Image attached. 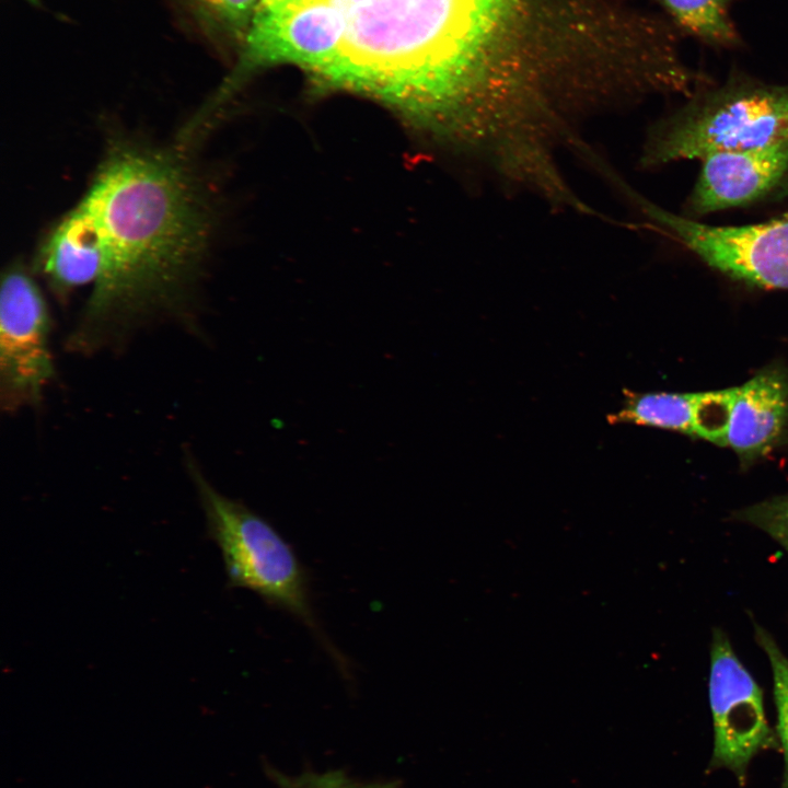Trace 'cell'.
Instances as JSON below:
<instances>
[{
  "label": "cell",
  "mask_w": 788,
  "mask_h": 788,
  "mask_svg": "<svg viewBox=\"0 0 788 788\" xmlns=\"http://www.w3.org/2000/svg\"><path fill=\"white\" fill-rule=\"evenodd\" d=\"M345 25L322 77L382 102L483 169L553 132L581 33L577 0H327Z\"/></svg>",
  "instance_id": "cell-1"
},
{
  "label": "cell",
  "mask_w": 788,
  "mask_h": 788,
  "mask_svg": "<svg viewBox=\"0 0 788 788\" xmlns=\"http://www.w3.org/2000/svg\"><path fill=\"white\" fill-rule=\"evenodd\" d=\"M193 169L173 151L114 143L88 192L45 239L54 281L92 291L68 343L91 351L144 315L182 309L210 234V208Z\"/></svg>",
  "instance_id": "cell-2"
},
{
  "label": "cell",
  "mask_w": 788,
  "mask_h": 788,
  "mask_svg": "<svg viewBox=\"0 0 788 788\" xmlns=\"http://www.w3.org/2000/svg\"><path fill=\"white\" fill-rule=\"evenodd\" d=\"M187 466L205 513L207 535L220 552L228 587L248 590L302 623L339 671L349 674L346 657L322 628L309 572L293 546L264 517L219 493L192 460Z\"/></svg>",
  "instance_id": "cell-3"
},
{
  "label": "cell",
  "mask_w": 788,
  "mask_h": 788,
  "mask_svg": "<svg viewBox=\"0 0 788 788\" xmlns=\"http://www.w3.org/2000/svg\"><path fill=\"white\" fill-rule=\"evenodd\" d=\"M788 141V85L734 74L703 86L674 114L648 132L639 164L660 166Z\"/></svg>",
  "instance_id": "cell-4"
},
{
  "label": "cell",
  "mask_w": 788,
  "mask_h": 788,
  "mask_svg": "<svg viewBox=\"0 0 788 788\" xmlns=\"http://www.w3.org/2000/svg\"><path fill=\"white\" fill-rule=\"evenodd\" d=\"M50 318L34 279L21 266L2 276L0 294V394L5 410L40 403L55 368Z\"/></svg>",
  "instance_id": "cell-5"
},
{
  "label": "cell",
  "mask_w": 788,
  "mask_h": 788,
  "mask_svg": "<svg viewBox=\"0 0 788 788\" xmlns=\"http://www.w3.org/2000/svg\"><path fill=\"white\" fill-rule=\"evenodd\" d=\"M709 702L714 722L709 769L730 770L744 786L751 761L762 751L777 750L779 740L767 723L762 690L721 629L714 630L710 644Z\"/></svg>",
  "instance_id": "cell-6"
},
{
  "label": "cell",
  "mask_w": 788,
  "mask_h": 788,
  "mask_svg": "<svg viewBox=\"0 0 788 788\" xmlns=\"http://www.w3.org/2000/svg\"><path fill=\"white\" fill-rule=\"evenodd\" d=\"M344 32L343 18L327 0L256 10L247 34V60L294 63L322 78L339 53Z\"/></svg>",
  "instance_id": "cell-7"
},
{
  "label": "cell",
  "mask_w": 788,
  "mask_h": 788,
  "mask_svg": "<svg viewBox=\"0 0 788 788\" xmlns=\"http://www.w3.org/2000/svg\"><path fill=\"white\" fill-rule=\"evenodd\" d=\"M702 161L687 201L697 216L756 201L778 187L788 175V141L715 152Z\"/></svg>",
  "instance_id": "cell-8"
},
{
  "label": "cell",
  "mask_w": 788,
  "mask_h": 788,
  "mask_svg": "<svg viewBox=\"0 0 788 788\" xmlns=\"http://www.w3.org/2000/svg\"><path fill=\"white\" fill-rule=\"evenodd\" d=\"M788 439V372L779 364L764 368L737 386L727 447L748 467Z\"/></svg>",
  "instance_id": "cell-9"
},
{
  "label": "cell",
  "mask_w": 788,
  "mask_h": 788,
  "mask_svg": "<svg viewBox=\"0 0 788 788\" xmlns=\"http://www.w3.org/2000/svg\"><path fill=\"white\" fill-rule=\"evenodd\" d=\"M696 405L697 393L623 389L621 407L606 420L611 425H636L695 437Z\"/></svg>",
  "instance_id": "cell-10"
},
{
  "label": "cell",
  "mask_w": 788,
  "mask_h": 788,
  "mask_svg": "<svg viewBox=\"0 0 788 788\" xmlns=\"http://www.w3.org/2000/svg\"><path fill=\"white\" fill-rule=\"evenodd\" d=\"M685 33L718 48H732L740 36L732 22L730 0H658Z\"/></svg>",
  "instance_id": "cell-11"
},
{
  "label": "cell",
  "mask_w": 788,
  "mask_h": 788,
  "mask_svg": "<svg viewBox=\"0 0 788 788\" xmlns=\"http://www.w3.org/2000/svg\"><path fill=\"white\" fill-rule=\"evenodd\" d=\"M754 629L755 639L765 652L773 673L774 698L777 710V737L785 760L780 788H788V657L765 628L754 624Z\"/></svg>",
  "instance_id": "cell-12"
},
{
  "label": "cell",
  "mask_w": 788,
  "mask_h": 788,
  "mask_svg": "<svg viewBox=\"0 0 788 788\" xmlns=\"http://www.w3.org/2000/svg\"><path fill=\"white\" fill-rule=\"evenodd\" d=\"M737 386L697 393L695 437L727 447Z\"/></svg>",
  "instance_id": "cell-13"
},
{
  "label": "cell",
  "mask_w": 788,
  "mask_h": 788,
  "mask_svg": "<svg viewBox=\"0 0 788 788\" xmlns=\"http://www.w3.org/2000/svg\"><path fill=\"white\" fill-rule=\"evenodd\" d=\"M733 518L764 531L788 553V494L742 508Z\"/></svg>",
  "instance_id": "cell-14"
},
{
  "label": "cell",
  "mask_w": 788,
  "mask_h": 788,
  "mask_svg": "<svg viewBox=\"0 0 788 788\" xmlns=\"http://www.w3.org/2000/svg\"><path fill=\"white\" fill-rule=\"evenodd\" d=\"M274 779L277 788H398L394 780L358 781L341 770L306 772L296 776L274 773Z\"/></svg>",
  "instance_id": "cell-15"
},
{
  "label": "cell",
  "mask_w": 788,
  "mask_h": 788,
  "mask_svg": "<svg viewBox=\"0 0 788 788\" xmlns=\"http://www.w3.org/2000/svg\"><path fill=\"white\" fill-rule=\"evenodd\" d=\"M229 22H241L255 12L259 0H198Z\"/></svg>",
  "instance_id": "cell-16"
},
{
  "label": "cell",
  "mask_w": 788,
  "mask_h": 788,
  "mask_svg": "<svg viewBox=\"0 0 788 788\" xmlns=\"http://www.w3.org/2000/svg\"><path fill=\"white\" fill-rule=\"evenodd\" d=\"M305 1L308 0H259L256 10H280L302 4Z\"/></svg>",
  "instance_id": "cell-17"
}]
</instances>
